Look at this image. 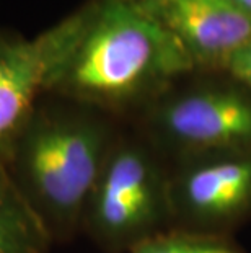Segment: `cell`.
<instances>
[{
	"instance_id": "cell-6",
	"label": "cell",
	"mask_w": 251,
	"mask_h": 253,
	"mask_svg": "<svg viewBox=\"0 0 251 253\" xmlns=\"http://www.w3.org/2000/svg\"><path fill=\"white\" fill-rule=\"evenodd\" d=\"M176 36L194 67L227 69L251 42V17L232 0H143Z\"/></svg>"
},
{
	"instance_id": "cell-1",
	"label": "cell",
	"mask_w": 251,
	"mask_h": 253,
	"mask_svg": "<svg viewBox=\"0 0 251 253\" xmlns=\"http://www.w3.org/2000/svg\"><path fill=\"white\" fill-rule=\"evenodd\" d=\"M38 40L44 95L103 115L150 106L196 69L143 0H95Z\"/></svg>"
},
{
	"instance_id": "cell-8",
	"label": "cell",
	"mask_w": 251,
	"mask_h": 253,
	"mask_svg": "<svg viewBox=\"0 0 251 253\" xmlns=\"http://www.w3.org/2000/svg\"><path fill=\"white\" fill-rule=\"evenodd\" d=\"M52 244L46 227L0 167V253H47Z\"/></svg>"
},
{
	"instance_id": "cell-10",
	"label": "cell",
	"mask_w": 251,
	"mask_h": 253,
	"mask_svg": "<svg viewBox=\"0 0 251 253\" xmlns=\"http://www.w3.org/2000/svg\"><path fill=\"white\" fill-rule=\"evenodd\" d=\"M225 71L242 85H245L248 90H251V42L242 47L235 54Z\"/></svg>"
},
{
	"instance_id": "cell-3",
	"label": "cell",
	"mask_w": 251,
	"mask_h": 253,
	"mask_svg": "<svg viewBox=\"0 0 251 253\" xmlns=\"http://www.w3.org/2000/svg\"><path fill=\"white\" fill-rule=\"evenodd\" d=\"M82 230L108 253H129L172 230L168 162L145 137L117 136L88 199Z\"/></svg>"
},
{
	"instance_id": "cell-4",
	"label": "cell",
	"mask_w": 251,
	"mask_h": 253,
	"mask_svg": "<svg viewBox=\"0 0 251 253\" xmlns=\"http://www.w3.org/2000/svg\"><path fill=\"white\" fill-rule=\"evenodd\" d=\"M170 162L189 155L251 150V90L235 84L163 93L148 106L145 136Z\"/></svg>"
},
{
	"instance_id": "cell-5",
	"label": "cell",
	"mask_w": 251,
	"mask_h": 253,
	"mask_svg": "<svg viewBox=\"0 0 251 253\" xmlns=\"http://www.w3.org/2000/svg\"><path fill=\"white\" fill-rule=\"evenodd\" d=\"M172 229L228 235L251 219V150L168 162Z\"/></svg>"
},
{
	"instance_id": "cell-11",
	"label": "cell",
	"mask_w": 251,
	"mask_h": 253,
	"mask_svg": "<svg viewBox=\"0 0 251 253\" xmlns=\"http://www.w3.org/2000/svg\"><path fill=\"white\" fill-rule=\"evenodd\" d=\"M235 5H238L243 12H247L250 17H251V0H232Z\"/></svg>"
},
{
	"instance_id": "cell-9",
	"label": "cell",
	"mask_w": 251,
	"mask_h": 253,
	"mask_svg": "<svg viewBox=\"0 0 251 253\" xmlns=\"http://www.w3.org/2000/svg\"><path fill=\"white\" fill-rule=\"evenodd\" d=\"M129 253H245L230 235H207L172 229L143 242Z\"/></svg>"
},
{
	"instance_id": "cell-7",
	"label": "cell",
	"mask_w": 251,
	"mask_h": 253,
	"mask_svg": "<svg viewBox=\"0 0 251 253\" xmlns=\"http://www.w3.org/2000/svg\"><path fill=\"white\" fill-rule=\"evenodd\" d=\"M44 95V61L38 36L0 31V167Z\"/></svg>"
},
{
	"instance_id": "cell-2",
	"label": "cell",
	"mask_w": 251,
	"mask_h": 253,
	"mask_svg": "<svg viewBox=\"0 0 251 253\" xmlns=\"http://www.w3.org/2000/svg\"><path fill=\"white\" fill-rule=\"evenodd\" d=\"M119 131L108 115L61 100L39 103L5 171L52 242L82 230L85 209Z\"/></svg>"
}]
</instances>
